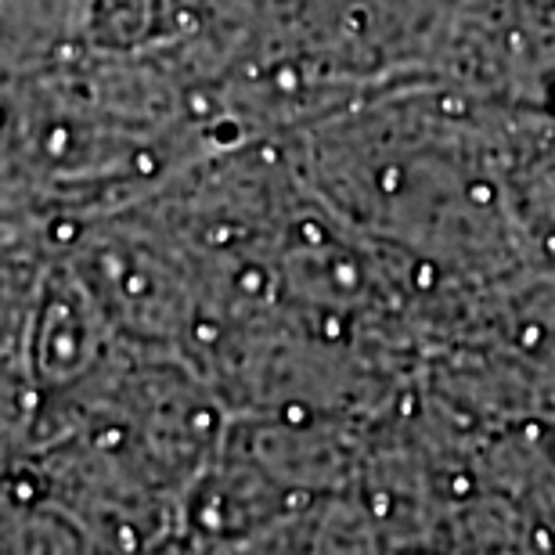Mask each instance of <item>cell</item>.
Here are the masks:
<instances>
[{
  "label": "cell",
  "mask_w": 555,
  "mask_h": 555,
  "mask_svg": "<svg viewBox=\"0 0 555 555\" xmlns=\"http://www.w3.org/2000/svg\"><path fill=\"white\" fill-rule=\"evenodd\" d=\"M513 184L530 268L555 278V113L524 116Z\"/></svg>",
  "instance_id": "277c9868"
},
{
  "label": "cell",
  "mask_w": 555,
  "mask_h": 555,
  "mask_svg": "<svg viewBox=\"0 0 555 555\" xmlns=\"http://www.w3.org/2000/svg\"><path fill=\"white\" fill-rule=\"evenodd\" d=\"M98 0H0L4 80L69 59L94 43Z\"/></svg>",
  "instance_id": "3957f363"
},
{
  "label": "cell",
  "mask_w": 555,
  "mask_h": 555,
  "mask_svg": "<svg viewBox=\"0 0 555 555\" xmlns=\"http://www.w3.org/2000/svg\"><path fill=\"white\" fill-rule=\"evenodd\" d=\"M527 108L454 83H404L278 138L339 224L397 257L462 310L534 274L516 214Z\"/></svg>",
  "instance_id": "6da1fadb"
},
{
  "label": "cell",
  "mask_w": 555,
  "mask_h": 555,
  "mask_svg": "<svg viewBox=\"0 0 555 555\" xmlns=\"http://www.w3.org/2000/svg\"><path fill=\"white\" fill-rule=\"evenodd\" d=\"M235 144L181 43L91 48L4 80V231H51L144 203Z\"/></svg>",
  "instance_id": "7a4b0ae2"
}]
</instances>
